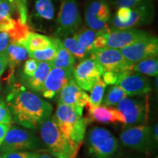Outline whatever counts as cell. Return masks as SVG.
<instances>
[{"instance_id": "1", "label": "cell", "mask_w": 158, "mask_h": 158, "mask_svg": "<svg viewBox=\"0 0 158 158\" xmlns=\"http://www.w3.org/2000/svg\"><path fill=\"white\" fill-rule=\"evenodd\" d=\"M12 118L15 123L37 130L51 116L53 106L46 100L15 84L6 98Z\"/></svg>"}, {"instance_id": "2", "label": "cell", "mask_w": 158, "mask_h": 158, "mask_svg": "<svg viewBox=\"0 0 158 158\" xmlns=\"http://www.w3.org/2000/svg\"><path fill=\"white\" fill-rule=\"evenodd\" d=\"M54 117L59 130L70 144L73 155L76 158L84 140L86 124L83 114L67 105L58 103Z\"/></svg>"}, {"instance_id": "3", "label": "cell", "mask_w": 158, "mask_h": 158, "mask_svg": "<svg viewBox=\"0 0 158 158\" xmlns=\"http://www.w3.org/2000/svg\"><path fill=\"white\" fill-rule=\"evenodd\" d=\"M38 130L41 141L49 152L58 158H74L70 144L59 130L54 116L45 120Z\"/></svg>"}, {"instance_id": "4", "label": "cell", "mask_w": 158, "mask_h": 158, "mask_svg": "<svg viewBox=\"0 0 158 158\" xmlns=\"http://www.w3.org/2000/svg\"><path fill=\"white\" fill-rule=\"evenodd\" d=\"M86 144L92 158H114L119 148L118 140L109 130L98 127L89 131Z\"/></svg>"}, {"instance_id": "5", "label": "cell", "mask_w": 158, "mask_h": 158, "mask_svg": "<svg viewBox=\"0 0 158 158\" xmlns=\"http://www.w3.org/2000/svg\"><path fill=\"white\" fill-rule=\"evenodd\" d=\"M43 147V143L35 133L28 130L13 126L10 127L2 143L0 153L27 150H38Z\"/></svg>"}, {"instance_id": "6", "label": "cell", "mask_w": 158, "mask_h": 158, "mask_svg": "<svg viewBox=\"0 0 158 158\" xmlns=\"http://www.w3.org/2000/svg\"><path fill=\"white\" fill-rule=\"evenodd\" d=\"M81 23L77 0H62L57 18V35L65 37L74 34Z\"/></svg>"}, {"instance_id": "7", "label": "cell", "mask_w": 158, "mask_h": 158, "mask_svg": "<svg viewBox=\"0 0 158 158\" xmlns=\"http://www.w3.org/2000/svg\"><path fill=\"white\" fill-rule=\"evenodd\" d=\"M91 56L95 59L105 72L122 73L127 71H133V64L124 59L119 49L105 48L96 49L91 54Z\"/></svg>"}, {"instance_id": "8", "label": "cell", "mask_w": 158, "mask_h": 158, "mask_svg": "<svg viewBox=\"0 0 158 158\" xmlns=\"http://www.w3.org/2000/svg\"><path fill=\"white\" fill-rule=\"evenodd\" d=\"M124 59L132 64L144 59L157 57L158 39L157 36H148L133 44L119 49Z\"/></svg>"}, {"instance_id": "9", "label": "cell", "mask_w": 158, "mask_h": 158, "mask_svg": "<svg viewBox=\"0 0 158 158\" xmlns=\"http://www.w3.org/2000/svg\"><path fill=\"white\" fill-rule=\"evenodd\" d=\"M104 71L98 61L90 56L81 62L73 70V79L83 90L90 91L101 78Z\"/></svg>"}, {"instance_id": "10", "label": "cell", "mask_w": 158, "mask_h": 158, "mask_svg": "<svg viewBox=\"0 0 158 158\" xmlns=\"http://www.w3.org/2000/svg\"><path fill=\"white\" fill-rule=\"evenodd\" d=\"M124 116V127L146 124L147 121L148 108L143 100L125 98L116 106Z\"/></svg>"}, {"instance_id": "11", "label": "cell", "mask_w": 158, "mask_h": 158, "mask_svg": "<svg viewBox=\"0 0 158 158\" xmlns=\"http://www.w3.org/2000/svg\"><path fill=\"white\" fill-rule=\"evenodd\" d=\"M110 19V10L107 0H92L86 6L85 21L89 29L107 31Z\"/></svg>"}, {"instance_id": "12", "label": "cell", "mask_w": 158, "mask_h": 158, "mask_svg": "<svg viewBox=\"0 0 158 158\" xmlns=\"http://www.w3.org/2000/svg\"><path fill=\"white\" fill-rule=\"evenodd\" d=\"M115 85L120 86L127 96H141L152 91L151 85L147 77L135 71L119 73Z\"/></svg>"}, {"instance_id": "13", "label": "cell", "mask_w": 158, "mask_h": 158, "mask_svg": "<svg viewBox=\"0 0 158 158\" xmlns=\"http://www.w3.org/2000/svg\"><path fill=\"white\" fill-rule=\"evenodd\" d=\"M149 35L147 31L138 29H108L106 31V46L121 49Z\"/></svg>"}, {"instance_id": "14", "label": "cell", "mask_w": 158, "mask_h": 158, "mask_svg": "<svg viewBox=\"0 0 158 158\" xmlns=\"http://www.w3.org/2000/svg\"><path fill=\"white\" fill-rule=\"evenodd\" d=\"M155 17V9L152 0H145L137 6L130 8L129 19L125 22L118 23L113 29H136L137 27L151 23Z\"/></svg>"}, {"instance_id": "15", "label": "cell", "mask_w": 158, "mask_h": 158, "mask_svg": "<svg viewBox=\"0 0 158 158\" xmlns=\"http://www.w3.org/2000/svg\"><path fill=\"white\" fill-rule=\"evenodd\" d=\"M120 141L124 147L147 152L149 144V127L146 124H141L124 130L120 134Z\"/></svg>"}, {"instance_id": "16", "label": "cell", "mask_w": 158, "mask_h": 158, "mask_svg": "<svg viewBox=\"0 0 158 158\" xmlns=\"http://www.w3.org/2000/svg\"><path fill=\"white\" fill-rule=\"evenodd\" d=\"M73 78V71L62 68H52L45 79L42 95L46 99H54L58 95L63 87Z\"/></svg>"}, {"instance_id": "17", "label": "cell", "mask_w": 158, "mask_h": 158, "mask_svg": "<svg viewBox=\"0 0 158 158\" xmlns=\"http://www.w3.org/2000/svg\"><path fill=\"white\" fill-rule=\"evenodd\" d=\"M89 100L88 94L79 87L73 78L59 92L58 103L70 106L79 114H83V110Z\"/></svg>"}, {"instance_id": "18", "label": "cell", "mask_w": 158, "mask_h": 158, "mask_svg": "<svg viewBox=\"0 0 158 158\" xmlns=\"http://www.w3.org/2000/svg\"><path fill=\"white\" fill-rule=\"evenodd\" d=\"M85 107L87 110V115L85 117L86 124L92 122H98L105 124H124V118L121 112L113 106H92L88 102Z\"/></svg>"}, {"instance_id": "19", "label": "cell", "mask_w": 158, "mask_h": 158, "mask_svg": "<svg viewBox=\"0 0 158 158\" xmlns=\"http://www.w3.org/2000/svg\"><path fill=\"white\" fill-rule=\"evenodd\" d=\"M52 68L49 62H39L38 66L32 76H21V81L27 88L35 92H41L49 71Z\"/></svg>"}, {"instance_id": "20", "label": "cell", "mask_w": 158, "mask_h": 158, "mask_svg": "<svg viewBox=\"0 0 158 158\" xmlns=\"http://www.w3.org/2000/svg\"><path fill=\"white\" fill-rule=\"evenodd\" d=\"M53 39L56 48V56L50 63L51 67L73 71L76 64V59L63 46L60 39L58 37Z\"/></svg>"}, {"instance_id": "21", "label": "cell", "mask_w": 158, "mask_h": 158, "mask_svg": "<svg viewBox=\"0 0 158 158\" xmlns=\"http://www.w3.org/2000/svg\"><path fill=\"white\" fill-rule=\"evenodd\" d=\"M7 59V66L10 67V73L9 77L13 76L14 70L21 64L29 56V51L20 43H10L5 51Z\"/></svg>"}, {"instance_id": "22", "label": "cell", "mask_w": 158, "mask_h": 158, "mask_svg": "<svg viewBox=\"0 0 158 158\" xmlns=\"http://www.w3.org/2000/svg\"><path fill=\"white\" fill-rule=\"evenodd\" d=\"M19 43L23 45L28 51L44 50L55 45L54 39L52 37L31 31L26 39Z\"/></svg>"}, {"instance_id": "23", "label": "cell", "mask_w": 158, "mask_h": 158, "mask_svg": "<svg viewBox=\"0 0 158 158\" xmlns=\"http://www.w3.org/2000/svg\"><path fill=\"white\" fill-rule=\"evenodd\" d=\"M14 7L8 2H0V31L7 32L14 27L16 19L12 17Z\"/></svg>"}, {"instance_id": "24", "label": "cell", "mask_w": 158, "mask_h": 158, "mask_svg": "<svg viewBox=\"0 0 158 158\" xmlns=\"http://www.w3.org/2000/svg\"><path fill=\"white\" fill-rule=\"evenodd\" d=\"M102 31H96L92 29H83L74 33L73 37L78 43L91 54L93 51V44L95 39Z\"/></svg>"}, {"instance_id": "25", "label": "cell", "mask_w": 158, "mask_h": 158, "mask_svg": "<svg viewBox=\"0 0 158 158\" xmlns=\"http://www.w3.org/2000/svg\"><path fill=\"white\" fill-rule=\"evenodd\" d=\"M61 42L63 46L74 56L75 59L76 58L83 60L91 56L89 53L79 44L73 36L72 37H65L62 40H61Z\"/></svg>"}, {"instance_id": "26", "label": "cell", "mask_w": 158, "mask_h": 158, "mask_svg": "<svg viewBox=\"0 0 158 158\" xmlns=\"http://www.w3.org/2000/svg\"><path fill=\"white\" fill-rule=\"evenodd\" d=\"M133 70L141 74L157 77L158 59L157 57L144 59L133 64Z\"/></svg>"}, {"instance_id": "27", "label": "cell", "mask_w": 158, "mask_h": 158, "mask_svg": "<svg viewBox=\"0 0 158 158\" xmlns=\"http://www.w3.org/2000/svg\"><path fill=\"white\" fill-rule=\"evenodd\" d=\"M127 97V93L120 86L114 85L108 89L102 101L105 106H116L118 102Z\"/></svg>"}, {"instance_id": "28", "label": "cell", "mask_w": 158, "mask_h": 158, "mask_svg": "<svg viewBox=\"0 0 158 158\" xmlns=\"http://www.w3.org/2000/svg\"><path fill=\"white\" fill-rule=\"evenodd\" d=\"M29 32L30 31L27 23H23L18 19L13 28L7 33L9 35L10 43H19L26 39Z\"/></svg>"}, {"instance_id": "29", "label": "cell", "mask_w": 158, "mask_h": 158, "mask_svg": "<svg viewBox=\"0 0 158 158\" xmlns=\"http://www.w3.org/2000/svg\"><path fill=\"white\" fill-rule=\"evenodd\" d=\"M35 13L41 19L51 20L54 16V7L51 0H37L35 5Z\"/></svg>"}, {"instance_id": "30", "label": "cell", "mask_w": 158, "mask_h": 158, "mask_svg": "<svg viewBox=\"0 0 158 158\" xmlns=\"http://www.w3.org/2000/svg\"><path fill=\"white\" fill-rule=\"evenodd\" d=\"M106 84L100 78L95 84L94 85L93 87L91 89V93L89 102L92 106H99L102 103V99H103L105 90L106 88Z\"/></svg>"}, {"instance_id": "31", "label": "cell", "mask_w": 158, "mask_h": 158, "mask_svg": "<svg viewBox=\"0 0 158 158\" xmlns=\"http://www.w3.org/2000/svg\"><path fill=\"white\" fill-rule=\"evenodd\" d=\"M56 56V46H52L51 48L40 51H29V56L34 59L37 62H45L51 63Z\"/></svg>"}, {"instance_id": "32", "label": "cell", "mask_w": 158, "mask_h": 158, "mask_svg": "<svg viewBox=\"0 0 158 158\" xmlns=\"http://www.w3.org/2000/svg\"><path fill=\"white\" fill-rule=\"evenodd\" d=\"M10 3L14 7L15 11L19 14V19L23 23H27L28 19L27 0H5Z\"/></svg>"}, {"instance_id": "33", "label": "cell", "mask_w": 158, "mask_h": 158, "mask_svg": "<svg viewBox=\"0 0 158 158\" xmlns=\"http://www.w3.org/2000/svg\"><path fill=\"white\" fill-rule=\"evenodd\" d=\"M13 118L7 102L0 98V124L11 125Z\"/></svg>"}, {"instance_id": "34", "label": "cell", "mask_w": 158, "mask_h": 158, "mask_svg": "<svg viewBox=\"0 0 158 158\" xmlns=\"http://www.w3.org/2000/svg\"><path fill=\"white\" fill-rule=\"evenodd\" d=\"M39 154L38 152L17 151L2 153V158H36Z\"/></svg>"}, {"instance_id": "35", "label": "cell", "mask_w": 158, "mask_h": 158, "mask_svg": "<svg viewBox=\"0 0 158 158\" xmlns=\"http://www.w3.org/2000/svg\"><path fill=\"white\" fill-rule=\"evenodd\" d=\"M39 62L34 59H29L24 62L23 66V73L21 76H31L34 74L36 69L38 66Z\"/></svg>"}, {"instance_id": "36", "label": "cell", "mask_w": 158, "mask_h": 158, "mask_svg": "<svg viewBox=\"0 0 158 158\" xmlns=\"http://www.w3.org/2000/svg\"><path fill=\"white\" fill-rule=\"evenodd\" d=\"M145 0H114V4L117 8L120 7H135L143 2Z\"/></svg>"}, {"instance_id": "37", "label": "cell", "mask_w": 158, "mask_h": 158, "mask_svg": "<svg viewBox=\"0 0 158 158\" xmlns=\"http://www.w3.org/2000/svg\"><path fill=\"white\" fill-rule=\"evenodd\" d=\"M10 43L9 35L5 31H0V54H5Z\"/></svg>"}, {"instance_id": "38", "label": "cell", "mask_w": 158, "mask_h": 158, "mask_svg": "<svg viewBox=\"0 0 158 158\" xmlns=\"http://www.w3.org/2000/svg\"><path fill=\"white\" fill-rule=\"evenodd\" d=\"M118 75L117 73H114L111 72H105L102 74V80L106 84H111L115 85L116 82L117 81Z\"/></svg>"}, {"instance_id": "39", "label": "cell", "mask_w": 158, "mask_h": 158, "mask_svg": "<svg viewBox=\"0 0 158 158\" xmlns=\"http://www.w3.org/2000/svg\"><path fill=\"white\" fill-rule=\"evenodd\" d=\"M7 67V59L5 54H0V77L2 76Z\"/></svg>"}, {"instance_id": "40", "label": "cell", "mask_w": 158, "mask_h": 158, "mask_svg": "<svg viewBox=\"0 0 158 158\" xmlns=\"http://www.w3.org/2000/svg\"><path fill=\"white\" fill-rule=\"evenodd\" d=\"M10 125L5 124H0V146L2 143L4 138L5 137V135L8 131Z\"/></svg>"}, {"instance_id": "41", "label": "cell", "mask_w": 158, "mask_h": 158, "mask_svg": "<svg viewBox=\"0 0 158 158\" xmlns=\"http://www.w3.org/2000/svg\"><path fill=\"white\" fill-rule=\"evenodd\" d=\"M36 158H58L56 156L49 152L48 151H39V154Z\"/></svg>"}, {"instance_id": "42", "label": "cell", "mask_w": 158, "mask_h": 158, "mask_svg": "<svg viewBox=\"0 0 158 158\" xmlns=\"http://www.w3.org/2000/svg\"><path fill=\"white\" fill-rule=\"evenodd\" d=\"M152 158H157V155H156V156H155V157H152Z\"/></svg>"}, {"instance_id": "43", "label": "cell", "mask_w": 158, "mask_h": 158, "mask_svg": "<svg viewBox=\"0 0 158 158\" xmlns=\"http://www.w3.org/2000/svg\"><path fill=\"white\" fill-rule=\"evenodd\" d=\"M0 89H1V81H0Z\"/></svg>"}, {"instance_id": "44", "label": "cell", "mask_w": 158, "mask_h": 158, "mask_svg": "<svg viewBox=\"0 0 158 158\" xmlns=\"http://www.w3.org/2000/svg\"><path fill=\"white\" fill-rule=\"evenodd\" d=\"M0 158H2V155H0Z\"/></svg>"}, {"instance_id": "45", "label": "cell", "mask_w": 158, "mask_h": 158, "mask_svg": "<svg viewBox=\"0 0 158 158\" xmlns=\"http://www.w3.org/2000/svg\"><path fill=\"white\" fill-rule=\"evenodd\" d=\"M1 1H2V0H0V2H1Z\"/></svg>"}]
</instances>
